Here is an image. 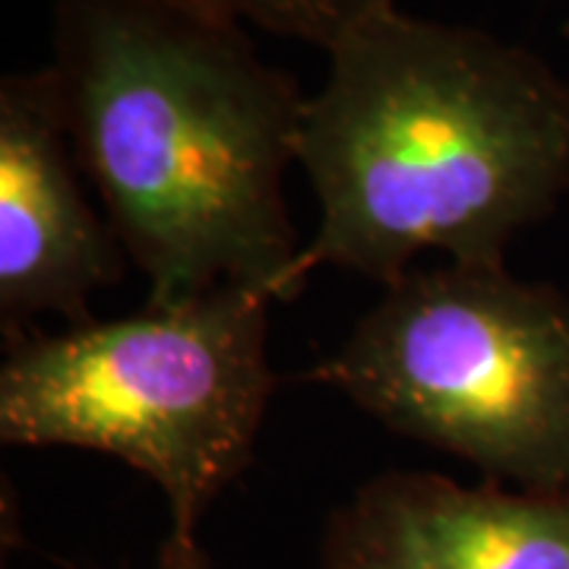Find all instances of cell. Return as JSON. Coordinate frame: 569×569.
<instances>
[{"label":"cell","instance_id":"6da1fadb","mask_svg":"<svg viewBox=\"0 0 569 569\" xmlns=\"http://www.w3.org/2000/svg\"><path fill=\"white\" fill-rule=\"evenodd\" d=\"M51 44L77 162L146 301L219 284L291 301L305 244L282 181L307 108L298 80L197 0H58Z\"/></svg>","mask_w":569,"mask_h":569},{"label":"cell","instance_id":"7a4b0ae2","mask_svg":"<svg viewBox=\"0 0 569 569\" xmlns=\"http://www.w3.org/2000/svg\"><path fill=\"white\" fill-rule=\"evenodd\" d=\"M298 162L320 224L295 298L320 266L392 284L425 250L503 263L569 193V82L522 44L389 7L329 51Z\"/></svg>","mask_w":569,"mask_h":569},{"label":"cell","instance_id":"3957f363","mask_svg":"<svg viewBox=\"0 0 569 569\" xmlns=\"http://www.w3.org/2000/svg\"><path fill=\"white\" fill-rule=\"evenodd\" d=\"M272 298L219 284L118 320L26 336L0 365V443L92 449L162 490L178 535L250 466L276 389Z\"/></svg>","mask_w":569,"mask_h":569},{"label":"cell","instance_id":"277c9868","mask_svg":"<svg viewBox=\"0 0 569 569\" xmlns=\"http://www.w3.org/2000/svg\"><path fill=\"white\" fill-rule=\"evenodd\" d=\"M310 377L497 485L569 488V295L557 284L507 263L411 269Z\"/></svg>","mask_w":569,"mask_h":569},{"label":"cell","instance_id":"5b68a950","mask_svg":"<svg viewBox=\"0 0 569 569\" xmlns=\"http://www.w3.org/2000/svg\"><path fill=\"white\" fill-rule=\"evenodd\" d=\"M51 67L0 80V332L7 348L41 313L92 317V295L121 284L127 250L89 203Z\"/></svg>","mask_w":569,"mask_h":569},{"label":"cell","instance_id":"8992f818","mask_svg":"<svg viewBox=\"0 0 569 569\" xmlns=\"http://www.w3.org/2000/svg\"><path fill=\"white\" fill-rule=\"evenodd\" d=\"M320 569H569V488L380 471L326 519Z\"/></svg>","mask_w":569,"mask_h":569},{"label":"cell","instance_id":"52a82bcc","mask_svg":"<svg viewBox=\"0 0 569 569\" xmlns=\"http://www.w3.org/2000/svg\"><path fill=\"white\" fill-rule=\"evenodd\" d=\"M241 26L298 39L326 54L361 22L396 7V0H197Z\"/></svg>","mask_w":569,"mask_h":569},{"label":"cell","instance_id":"ba28073f","mask_svg":"<svg viewBox=\"0 0 569 569\" xmlns=\"http://www.w3.org/2000/svg\"><path fill=\"white\" fill-rule=\"evenodd\" d=\"M156 569H212L206 550L200 548L197 535H178L168 531L159 548V563Z\"/></svg>","mask_w":569,"mask_h":569}]
</instances>
